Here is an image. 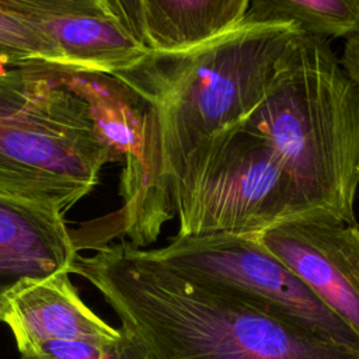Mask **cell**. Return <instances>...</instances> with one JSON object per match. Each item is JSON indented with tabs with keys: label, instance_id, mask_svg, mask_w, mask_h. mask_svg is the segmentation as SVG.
Returning a JSON list of instances; mask_svg holds the SVG:
<instances>
[{
	"label": "cell",
	"instance_id": "6da1fadb",
	"mask_svg": "<svg viewBox=\"0 0 359 359\" xmlns=\"http://www.w3.org/2000/svg\"><path fill=\"white\" fill-rule=\"evenodd\" d=\"M290 22L244 17L227 31L177 49H147L112 74L143 104L147 185L140 212L125 231L144 247L175 216L172 188L192 151L244 122L258 107L290 39Z\"/></svg>",
	"mask_w": 359,
	"mask_h": 359
},
{
	"label": "cell",
	"instance_id": "277c9868",
	"mask_svg": "<svg viewBox=\"0 0 359 359\" xmlns=\"http://www.w3.org/2000/svg\"><path fill=\"white\" fill-rule=\"evenodd\" d=\"M111 160L70 72L43 63L0 72V192L65 215Z\"/></svg>",
	"mask_w": 359,
	"mask_h": 359
},
{
	"label": "cell",
	"instance_id": "5b68a950",
	"mask_svg": "<svg viewBox=\"0 0 359 359\" xmlns=\"http://www.w3.org/2000/svg\"><path fill=\"white\" fill-rule=\"evenodd\" d=\"M172 205L178 236H255L283 222L325 216L310 208L276 149L245 121L192 151Z\"/></svg>",
	"mask_w": 359,
	"mask_h": 359
},
{
	"label": "cell",
	"instance_id": "d6986e66",
	"mask_svg": "<svg viewBox=\"0 0 359 359\" xmlns=\"http://www.w3.org/2000/svg\"><path fill=\"white\" fill-rule=\"evenodd\" d=\"M0 60H1V62H4V63H6V65H10V66H14V63H13V62H11V60H10V59H8V57H7V55H6V53H4V52H1V50H0Z\"/></svg>",
	"mask_w": 359,
	"mask_h": 359
},
{
	"label": "cell",
	"instance_id": "e0dca14e",
	"mask_svg": "<svg viewBox=\"0 0 359 359\" xmlns=\"http://www.w3.org/2000/svg\"><path fill=\"white\" fill-rule=\"evenodd\" d=\"M344 38V52L339 63L348 79L359 90V27Z\"/></svg>",
	"mask_w": 359,
	"mask_h": 359
},
{
	"label": "cell",
	"instance_id": "ba28073f",
	"mask_svg": "<svg viewBox=\"0 0 359 359\" xmlns=\"http://www.w3.org/2000/svg\"><path fill=\"white\" fill-rule=\"evenodd\" d=\"M0 321L11 330L21 355H31L46 342L104 344L122 334L86 306L67 271L20 283L4 297Z\"/></svg>",
	"mask_w": 359,
	"mask_h": 359
},
{
	"label": "cell",
	"instance_id": "2e32d148",
	"mask_svg": "<svg viewBox=\"0 0 359 359\" xmlns=\"http://www.w3.org/2000/svg\"><path fill=\"white\" fill-rule=\"evenodd\" d=\"M123 27L143 45L147 46L146 24L142 0H111ZM149 48V46H147Z\"/></svg>",
	"mask_w": 359,
	"mask_h": 359
},
{
	"label": "cell",
	"instance_id": "9c48e42d",
	"mask_svg": "<svg viewBox=\"0 0 359 359\" xmlns=\"http://www.w3.org/2000/svg\"><path fill=\"white\" fill-rule=\"evenodd\" d=\"M77 257L63 215L0 192V306L28 279L72 273Z\"/></svg>",
	"mask_w": 359,
	"mask_h": 359
},
{
	"label": "cell",
	"instance_id": "ac0fdd59",
	"mask_svg": "<svg viewBox=\"0 0 359 359\" xmlns=\"http://www.w3.org/2000/svg\"><path fill=\"white\" fill-rule=\"evenodd\" d=\"M21 359H55V358H52L50 355L43 353V352H35L31 355H21Z\"/></svg>",
	"mask_w": 359,
	"mask_h": 359
},
{
	"label": "cell",
	"instance_id": "3957f363",
	"mask_svg": "<svg viewBox=\"0 0 359 359\" xmlns=\"http://www.w3.org/2000/svg\"><path fill=\"white\" fill-rule=\"evenodd\" d=\"M245 123L272 143L314 212L358 224L359 90L325 38L290 39Z\"/></svg>",
	"mask_w": 359,
	"mask_h": 359
},
{
	"label": "cell",
	"instance_id": "7a4b0ae2",
	"mask_svg": "<svg viewBox=\"0 0 359 359\" xmlns=\"http://www.w3.org/2000/svg\"><path fill=\"white\" fill-rule=\"evenodd\" d=\"M72 273L101 292L149 359H359L358 349L191 278L130 241L77 257Z\"/></svg>",
	"mask_w": 359,
	"mask_h": 359
},
{
	"label": "cell",
	"instance_id": "9a60e30c",
	"mask_svg": "<svg viewBox=\"0 0 359 359\" xmlns=\"http://www.w3.org/2000/svg\"><path fill=\"white\" fill-rule=\"evenodd\" d=\"M36 352L48 353L55 359H149L146 352L123 331L111 342L53 341L42 344Z\"/></svg>",
	"mask_w": 359,
	"mask_h": 359
},
{
	"label": "cell",
	"instance_id": "4fadbf2b",
	"mask_svg": "<svg viewBox=\"0 0 359 359\" xmlns=\"http://www.w3.org/2000/svg\"><path fill=\"white\" fill-rule=\"evenodd\" d=\"M0 50L14 63H43L66 70L65 59L41 21L0 8Z\"/></svg>",
	"mask_w": 359,
	"mask_h": 359
},
{
	"label": "cell",
	"instance_id": "30bf717a",
	"mask_svg": "<svg viewBox=\"0 0 359 359\" xmlns=\"http://www.w3.org/2000/svg\"><path fill=\"white\" fill-rule=\"evenodd\" d=\"M43 31L59 48L66 72L112 76L149 49L119 20L66 17L41 21Z\"/></svg>",
	"mask_w": 359,
	"mask_h": 359
},
{
	"label": "cell",
	"instance_id": "8fae6325",
	"mask_svg": "<svg viewBox=\"0 0 359 359\" xmlns=\"http://www.w3.org/2000/svg\"><path fill=\"white\" fill-rule=\"evenodd\" d=\"M147 46L177 49L213 38L238 24L248 0H142Z\"/></svg>",
	"mask_w": 359,
	"mask_h": 359
},
{
	"label": "cell",
	"instance_id": "7c38bea8",
	"mask_svg": "<svg viewBox=\"0 0 359 359\" xmlns=\"http://www.w3.org/2000/svg\"><path fill=\"white\" fill-rule=\"evenodd\" d=\"M255 21L290 22L306 35L344 38L359 27V0H248Z\"/></svg>",
	"mask_w": 359,
	"mask_h": 359
},
{
	"label": "cell",
	"instance_id": "8992f818",
	"mask_svg": "<svg viewBox=\"0 0 359 359\" xmlns=\"http://www.w3.org/2000/svg\"><path fill=\"white\" fill-rule=\"evenodd\" d=\"M154 254L171 268L226 287L320 337L359 351V335L338 318L255 236H175Z\"/></svg>",
	"mask_w": 359,
	"mask_h": 359
},
{
	"label": "cell",
	"instance_id": "52a82bcc",
	"mask_svg": "<svg viewBox=\"0 0 359 359\" xmlns=\"http://www.w3.org/2000/svg\"><path fill=\"white\" fill-rule=\"evenodd\" d=\"M255 238L359 335L358 224L309 216L269 227Z\"/></svg>",
	"mask_w": 359,
	"mask_h": 359
},
{
	"label": "cell",
	"instance_id": "5bb4252c",
	"mask_svg": "<svg viewBox=\"0 0 359 359\" xmlns=\"http://www.w3.org/2000/svg\"><path fill=\"white\" fill-rule=\"evenodd\" d=\"M0 8L38 21L66 17L119 20L111 0H0Z\"/></svg>",
	"mask_w": 359,
	"mask_h": 359
}]
</instances>
